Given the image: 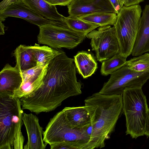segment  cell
I'll return each instance as SVG.
<instances>
[{"instance_id":"obj_1","label":"cell","mask_w":149,"mask_h":149,"mask_svg":"<svg viewBox=\"0 0 149 149\" xmlns=\"http://www.w3.org/2000/svg\"><path fill=\"white\" fill-rule=\"evenodd\" d=\"M74 59L63 51L49 63L42 85L20 99L22 109L38 114L55 110L67 98L82 93Z\"/></svg>"},{"instance_id":"obj_2","label":"cell","mask_w":149,"mask_h":149,"mask_svg":"<svg viewBox=\"0 0 149 149\" xmlns=\"http://www.w3.org/2000/svg\"><path fill=\"white\" fill-rule=\"evenodd\" d=\"M84 106L91 122L88 149L105 147V141L110 138L117 121L123 112L122 95L93 94L84 100Z\"/></svg>"},{"instance_id":"obj_3","label":"cell","mask_w":149,"mask_h":149,"mask_svg":"<svg viewBox=\"0 0 149 149\" xmlns=\"http://www.w3.org/2000/svg\"><path fill=\"white\" fill-rule=\"evenodd\" d=\"M20 99L13 92H0V149H22L23 111Z\"/></svg>"},{"instance_id":"obj_4","label":"cell","mask_w":149,"mask_h":149,"mask_svg":"<svg viewBox=\"0 0 149 149\" xmlns=\"http://www.w3.org/2000/svg\"><path fill=\"white\" fill-rule=\"evenodd\" d=\"M141 87L126 88L122 95L126 135L132 139L144 135L149 108Z\"/></svg>"},{"instance_id":"obj_5","label":"cell","mask_w":149,"mask_h":149,"mask_svg":"<svg viewBox=\"0 0 149 149\" xmlns=\"http://www.w3.org/2000/svg\"><path fill=\"white\" fill-rule=\"evenodd\" d=\"M88 130L72 127L62 110L50 119L43 132V141L46 144L67 142L77 145L80 149H88L90 134Z\"/></svg>"},{"instance_id":"obj_6","label":"cell","mask_w":149,"mask_h":149,"mask_svg":"<svg viewBox=\"0 0 149 149\" xmlns=\"http://www.w3.org/2000/svg\"><path fill=\"white\" fill-rule=\"evenodd\" d=\"M142 9L138 4L123 6L118 14L115 24L116 35L120 47V54L127 58L131 54L141 17Z\"/></svg>"},{"instance_id":"obj_7","label":"cell","mask_w":149,"mask_h":149,"mask_svg":"<svg viewBox=\"0 0 149 149\" xmlns=\"http://www.w3.org/2000/svg\"><path fill=\"white\" fill-rule=\"evenodd\" d=\"M39 28L38 43L56 49L74 48L83 41L87 35L72 30L65 22L48 24Z\"/></svg>"},{"instance_id":"obj_8","label":"cell","mask_w":149,"mask_h":149,"mask_svg":"<svg viewBox=\"0 0 149 149\" xmlns=\"http://www.w3.org/2000/svg\"><path fill=\"white\" fill-rule=\"evenodd\" d=\"M149 79V71H133L125 64L111 74L99 93L106 95H121L126 88L142 87Z\"/></svg>"},{"instance_id":"obj_9","label":"cell","mask_w":149,"mask_h":149,"mask_svg":"<svg viewBox=\"0 0 149 149\" xmlns=\"http://www.w3.org/2000/svg\"><path fill=\"white\" fill-rule=\"evenodd\" d=\"M86 37L91 39L92 50L95 51L97 60L100 62L120 53L114 26H100L98 30L94 29L87 34Z\"/></svg>"},{"instance_id":"obj_10","label":"cell","mask_w":149,"mask_h":149,"mask_svg":"<svg viewBox=\"0 0 149 149\" xmlns=\"http://www.w3.org/2000/svg\"><path fill=\"white\" fill-rule=\"evenodd\" d=\"M9 17L24 19L39 27L48 24H57L64 22L52 21L42 17L26 5L22 0L10 4L0 12V21H4Z\"/></svg>"},{"instance_id":"obj_11","label":"cell","mask_w":149,"mask_h":149,"mask_svg":"<svg viewBox=\"0 0 149 149\" xmlns=\"http://www.w3.org/2000/svg\"><path fill=\"white\" fill-rule=\"evenodd\" d=\"M67 7L69 16L73 17L99 13L117 14L109 0H72Z\"/></svg>"},{"instance_id":"obj_12","label":"cell","mask_w":149,"mask_h":149,"mask_svg":"<svg viewBox=\"0 0 149 149\" xmlns=\"http://www.w3.org/2000/svg\"><path fill=\"white\" fill-rule=\"evenodd\" d=\"M22 119L25 127L28 141L24 149H45L47 144L44 143L42 135L43 131L37 116L32 113H23Z\"/></svg>"},{"instance_id":"obj_13","label":"cell","mask_w":149,"mask_h":149,"mask_svg":"<svg viewBox=\"0 0 149 149\" xmlns=\"http://www.w3.org/2000/svg\"><path fill=\"white\" fill-rule=\"evenodd\" d=\"M149 52V5L142 11L131 54L138 56Z\"/></svg>"},{"instance_id":"obj_14","label":"cell","mask_w":149,"mask_h":149,"mask_svg":"<svg viewBox=\"0 0 149 149\" xmlns=\"http://www.w3.org/2000/svg\"><path fill=\"white\" fill-rule=\"evenodd\" d=\"M22 82L20 71L17 67L7 63L0 72V92L13 93L20 87Z\"/></svg>"},{"instance_id":"obj_15","label":"cell","mask_w":149,"mask_h":149,"mask_svg":"<svg viewBox=\"0 0 149 149\" xmlns=\"http://www.w3.org/2000/svg\"><path fill=\"white\" fill-rule=\"evenodd\" d=\"M63 110L68 122L72 127L88 129L91 127L90 118L84 106L66 107Z\"/></svg>"},{"instance_id":"obj_16","label":"cell","mask_w":149,"mask_h":149,"mask_svg":"<svg viewBox=\"0 0 149 149\" xmlns=\"http://www.w3.org/2000/svg\"><path fill=\"white\" fill-rule=\"evenodd\" d=\"M28 6L42 17L51 20L65 22V17L58 13L55 6L44 0H22Z\"/></svg>"},{"instance_id":"obj_17","label":"cell","mask_w":149,"mask_h":149,"mask_svg":"<svg viewBox=\"0 0 149 149\" xmlns=\"http://www.w3.org/2000/svg\"><path fill=\"white\" fill-rule=\"evenodd\" d=\"M74 62L84 79L91 76L97 68V63L91 54L85 51L78 52L74 56Z\"/></svg>"},{"instance_id":"obj_18","label":"cell","mask_w":149,"mask_h":149,"mask_svg":"<svg viewBox=\"0 0 149 149\" xmlns=\"http://www.w3.org/2000/svg\"><path fill=\"white\" fill-rule=\"evenodd\" d=\"M13 55L16 60V65L20 71L36 65L31 46L20 45L14 51Z\"/></svg>"},{"instance_id":"obj_19","label":"cell","mask_w":149,"mask_h":149,"mask_svg":"<svg viewBox=\"0 0 149 149\" xmlns=\"http://www.w3.org/2000/svg\"><path fill=\"white\" fill-rule=\"evenodd\" d=\"M48 64L40 74L29 78L22 83L17 90L13 93V95L20 99L29 95L38 88L42 83Z\"/></svg>"},{"instance_id":"obj_20","label":"cell","mask_w":149,"mask_h":149,"mask_svg":"<svg viewBox=\"0 0 149 149\" xmlns=\"http://www.w3.org/2000/svg\"><path fill=\"white\" fill-rule=\"evenodd\" d=\"M36 65L45 66L48 64L63 50L60 49H54L47 46H40L35 44L31 46Z\"/></svg>"},{"instance_id":"obj_21","label":"cell","mask_w":149,"mask_h":149,"mask_svg":"<svg viewBox=\"0 0 149 149\" xmlns=\"http://www.w3.org/2000/svg\"><path fill=\"white\" fill-rule=\"evenodd\" d=\"M79 17L85 21L103 26H114L117 21V16L115 13H93Z\"/></svg>"},{"instance_id":"obj_22","label":"cell","mask_w":149,"mask_h":149,"mask_svg":"<svg viewBox=\"0 0 149 149\" xmlns=\"http://www.w3.org/2000/svg\"><path fill=\"white\" fill-rule=\"evenodd\" d=\"M64 21L68 26L72 30L86 34L100 26L94 23L85 21L78 17L69 16L65 17Z\"/></svg>"},{"instance_id":"obj_23","label":"cell","mask_w":149,"mask_h":149,"mask_svg":"<svg viewBox=\"0 0 149 149\" xmlns=\"http://www.w3.org/2000/svg\"><path fill=\"white\" fill-rule=\"evenodd\" d=\"M126 58L120 53L102 62L100 72L102 75L107 76L125 65Z\"/></svg>"},{"instance_id":"obj_24","label":"cell","mask_w":149,"mask_h":149,"mask_svg":"<svg viewBox=\"0 0 149 149\" xmlns=\"http://www.w3.org/2000/svg\"><path fill=\"white\" fill-rule=\"evenodd\" d=\"M127 61L125 65L130 70L137 72L149 71V53H145Z\"/></svg>"},{"instance_id":"obj_25","label":"cell","mask_w":149,"mask_h":149,"mask_svg":"<svg viewBox=\"0 0 149 149\" xmlns=\"http://www.w3.org/2000/svg\"><path fill=\"white\" fill-rule=\"evenodd\" d=\"M45 66L36 65L34 67L29 69L20 71L22 79V84L29 78L40 74L45 66Z\"/></svg>"},{"instance_id":"obj_26","label":"cell","mask_w":149,"mask_h":149,"mask_svg":"<svg viewBox=\"0 0 149 149\" xmlns=\"http://www.w3.org/2000/svg\"><path fill=\"white\" fill-rule=\"evenodd\" d=\"M49 145L51 149H80L77 145L67 142L54 143Z\"/></svg>"},{"instance_id":"obj_27","label":"cell","mask_w":149,"mask_h":149,"mask_svg":"<svg viewBox=\"0 0 149 149\" xmlns=\"http://www.w3.org/2000/svg\"><path fill=\"white\" fill-rule=\"evenodd\" d=\"M49 4L53 6H68L72 0H44Z\"/></svg>"},{"instance_id":"obj_28","label":"cell","mask_w":149,"mask_h":149,"mask_svg":"<svg viewBox=\"0 0 149 149\" xmlns=\"http://www.w3.org/2000/svg\"><path fill=\"white\" fill-rule=\"evenodd\" d=\"M22 0H3L0 3V12L5 10L10 4Z\"/></svg>"},{"instance_id":"obj_29","label":"cell","mask_w":149,"mask_h":149,"mask_svg":"<svg viewBox=\"0 0 149 149\" xmlns=\"http://www.w3.org/2000/svg\"><path fill=\"white\" fill-rule=\"evenodd\" d=\"M116 12L117 14L120 10L121 7L118 0H109Z\"/></svg>"},{"instance_id":"obj_30","label":"cell","mask_w":149,"mask_h":149,"mask_svg":"<svg viewBox=\"0 0 149 149\" xmlns=\"http://www.w3.org/2000/svg\"><path fill=\"white\" fill-rule=\"evenodd\" d=\"M144 0H126L124 6L127 7L138 5Z\"/></svg>"},{"instance_id":"obj_31","label":"cell","mask_w":149,"mask_h":149,"mask_svg":"<svg viewBox=\"0 0 149 149\" xmlns=\"http://www.w3.org/2000/svg\"><path fill=\"white\" fill-rule=\"evenodd\" d=\"M144 135L149 138V109L146 125Z\"/></svg>"},{"instance_id":"obj_32","label":"cell","mask_w":149,"mask_h":149,"mask_svg":"<svg viewBox=\"0 0 149 149\" xmlns=\"http://www.w3.org/2000/svg\"><path fill=\"white\" fill-rule=\"evenodd\" d=\"M2 22L0 21V34L3 35L5 34V26L2 23Z\"/></svg>"},{"instance_id":"obj_33","label":"cell","mask_w":149,"mask_h":149,"mask_svg":"<svg viewBox=\"0 0 149 149\" xmlns=\"http://www.w3.org/2000/svg\"><path fill=\"white\" fill-rule=\"evenodd\" d=\"M120 6L122 7L124 5L126 0H118Z\"/></svg>"}]
</instances>
